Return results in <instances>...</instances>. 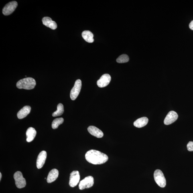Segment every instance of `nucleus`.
Listing matches in <instances>:
<instances>
[{
	"label": "nucleus",
	"mask_w": 193,
	"mask_h": 193,
	"mask_svg": "<svg viewBox=\"0 0 193 193\" xmlns=\"http://www.w3.org/2000/svg\"><path fill=\"white\" fill-rule=\"evenodd\" d=\"M85 158L88 162L93 165H101L108 160L107 155L99 151L91 149L87 152Z\"/></svg>",
	"instance_id": "1"
},
{
	"label": "nucleus",
	"mask_w": 193,
	"mask_h": 193,
	"mask_svg": "<svg viewBox=\"0 0 193 193\" xmlns=\"http://www.w3.org/2000/svg\"><path fill=\"white\" fill-rule=\"evenodd\" d=\"M36 84V81L34 78L28 77L19 80L17 82L16 86L19 89L31 90L34 88Z\"/></svg>",
	"instance_id": "2"
},
{
	"label": "nucleus",
	"mask_w": 193,
	"mask_h": 193,
	"mask_svg": "<svg viewBox=\"0 0 193 193\" xmlns=\"http://www.w3.org/2000/svg\"><path fill=\"white\" fill-rule=\"evenodd\" d=\"M154 178L155 182L161 188H164L166 186V178L161 170L157 169L155 170L154 173Z\"/></svg>",
	"instance_id": "3"
},
{
	"label": "nucleus",
	"mask_w": 193,
	"mask_h": 193,
	"mask_svg": "<svg viewBox=\"0 0 193 193\" xmlns=\"http://www.w3.org/2000/svg\"><path fill=\"white\" fill-rule=\"evenodd\" d=\"M14 178L15 181V184L17 188H21L26 186V182L25 179L23 178L22 173L20 171H17L14 175Z\"/></svg>",
	"instance_id": "4"
},
{
	"label": "nucleus",
	"mask_w": 193,
	"mask_h": 193,
	"mask_svg": "<svg viewBox=\"0 0 193 193\" xmlns=\"http://www.w3.org/2000/svg\"><path fill=\"white\" fill-rule=\"evenodd\" d=\"M82 87V82L80 80H77L75 83L74 86L71 90L70 97L72 100H75L79 94Z\"/></svg>",
	"instance_id": "5"
},
{
	"label": "nucleus",
	"mask_w": 193,
	"mask_h": 193,
	"mask_svg": "<svg viewBox=\"0 0 193 193\" xmlns=\"http://www.w3.org/2000/svg\"><path fill=\"white\" fill-rule=\"evenodd\" d=\"M94 178L92 176L86 177L83 180L80 181L79 185V188L80 190H83L85 188H91L94 184Z\"/></svg>",
	"instance_id": "6"
},
{
	"label": "nucleus",
	"mask_w": 193,
	"mask_h": 193,
	"mask_svg": "<svg viewBox=\"0 0 193 193\" xmlns=\"http://www.w3.org/2000/svg\"><path fill=\"white\" fill-rule=\"evenodd\" d=\"M18 6L17 2L13 1L10 2L3 8V14L5 15H8L11 14L15 10Z\"/></svg>",
	"instance_id": "7"
},
{
	"label": "nucleus",
	"mask_w": 193,
	"mask_h": 193,
	"mask_svg": "<svg viewBox=\"0 0 193 193\" xmlns=\"http://www.w3.org/2000/svg\"><path fill=\"white\" fill-rule=\"evenodd\" d=\"M80 173L77 171H73L70 174L69 185L72 188L77 185L80 180Z\"/></svg>",
	"instance_id": "8"
},
{
	"label": "nucleus",
	"mask_w": 193,
	"mask_h": 193,
	"mask_svg": "<svg viewBox=\"0 0 193 193\" xmlns=\"http://www.w3.org/2000/svg\"><path fill=\"white\" fill-rule=\"evenodd\" d=\"M111 77L109 74L103 75L97 82V84L100 88H103L107 86L111 80Z\"/></svg>",
	"instance_id": "9"
},
{
	"label": "nucleus",
	"mask_w": 193,
	"mask_h": 193,
	"mask_svg": "<svg viewBox=\"0 0 193 193\" xmlns=\"http://www.w3.org/2000/svg\"><path fill=\"white\" fill-rule=\"evenodd\" d=\"M178 118V115L176 112L170 111L165 118L164 123L165 125H170L176 121Z\"/></svg>",
	"instance_id": "10"
},
{
	"label": "nucleus",
	"mask_w": 193,
	"mask_h": 193,
	"mask_svg": "<svg viewBox=\"0 0 193 193\" xmlns=\"http://www.w3.org/2000/svg\"><path fill=\"white\" fill-rule=\"evenodd\" d=\"M47 156L46 152L43 151L39 154L37 160V168L40 169L42 168L44 164Z\"/></svg>",
	"instance_id": "11"
},
{
	"label": "nucleus",
	"mask_w": 193,
	"mask_h": 193,
	"mask_svg": "<svg viewBox=\"0 0 193 193\" xmlns=\"http://www.w3.org/2000/svg\"><path fill=\"white\" fill-rule=\"evenodd\" d=\"M43 25L47 27L50 28L53 30H55L57 28V25L55 21H52V19L49 17H44L42 19Z\"/></svg>",
	"instance_id": "12"
},
{
	"label": "nucleus",
	"mask_w": 193,
	"mask_h": 193,
	"mask_svg": "<svg viewBox=\"0 0 193 193\" xmlns=\"http://www.w3.org/2000/svg\"><path fill=\"white\" fill-rule=\"evenodd\" d=\"M88 131L90 134L98 138H100L103 137V132L94 126H90L88 128Z\"/></svg>",
	"instance_id": "13"
},
{
	"label": "nucleus",
	"mask_w": 193,
	"mask_h": 193,
	"mask_svg": "<svg viewBox=\"0 0 193 193\" xmlns=\"http://www.w3.org/2000/svg\"><path fill=\"white\" fill-rule=\"evenodd\" d=\"M31 107L30 106H26L24 107L17 113V117L19 119H23L30 113Z\"/></svg>",
	"instance_id": "14"
},
{
	"label": "nucleus",
	"mask_w": 193,
	"mask_h": 193,
	"mask_svg": "<svg viewBox=\"0 0 193 193\" xmlns=\"http://www.w3.org/2000/svg\"><path fill=\"white\" fill-rule=\"evenodd\" d=\"M59 175L58 171L56 169H53L49 172L47 178V182L51 183L54 182L58 178Z\"/></svg>",
	"instance_id": "15"
},
{
	"label": "nucleus",
	"mask_w": 193,
	"mask_h": 193,
	"mask_svg": "<svg viewBox=\"0 0 193 193\" xmlns=\"http://www.w3.org/2000/svg\"><path fill=\"white\" fill-rule=\"evenodd\" d=\"M37 132L34 128L29 127L26 132L27 141L30 142L34 139L36 135Z\"/></svg>",
	"instance_id": "16"
},
{
	"label": "nucleus",
	"mask_w": 193,
	"mask_h": 193,
	"mask_svg": "<svg viewBox=\"0 0 193 193\" xmlns=\"http://www.w3.org/2000/svg\"><path fill=\"white\" fill-rule=\"evenodd\" d=\"M148 122L149 119L147 117H141L136 120L134 123L133 125L136 127L140 128L146 126Z\"/></svg>",
	"instance_id": "17"
},
{
	"label": "nucleus",
	"mask_w": 193,
	"mask_h": 193,
	"mask_svg": "<svg viewBox=\"0 0 193 193\" xmlns=\"http://www.w3.org/2000/svg\"><path fill=\"white\" fill-rule=\"evenodd\" d=\"M82 37L87 42L90 43L94 42V35L91 31H85L82 33Z\"/></svg>",
	"instance_id": "18"
},
{
	"label": "nucleus",
	"mask_w": 193,
	"mask_h": 193,
	"mask_svg": "<svg viewBox=\"0 0 193 193\" xmlns=\"http://www.w3.org/2000/svg\"><path fill=\"white\" fill-rule=\"evenodd\" d=\"M64 111V107L62 103L59 104L57 107V110L56 111L54 112L52 114L53 117H57V116L62 115Z\"/></svg>",
	"instance_id": "19"
},
{
	"label": "nucleus",
	"mask_w": 193,
	"mask_h": 193,
	"mask_svg": "<svg viewBox=\"0 0 193 193\" xmlns=\"http://www.w3.org/2000/svg\"><path fill=\"white\" fill-rule=\"evenodd\" d=\"M64 119L62 118H57L55 119L53 121L52 126L53 129H57L59 126L64 123Z\"/></svg>",
	"instance_id": "20"
},
{
	"label": "nucleus",
	"mask_w": 193,
	"mask_h": 193,
	"mask_svg": "<svg viewBox=\"0 0 193 193\" xmlns=\"http://www.w3.org/2000/svg\"><path fill=\"white\" fill-rule=\"evenodd\" d=\"M129 58L126 54H123L121 55L117 58L116 61L118 63H125L129 62Z\"/></svg>",
	"instance_id": "21"
},
{
	"label": "nucleus",
	"mask_w": 193,
	"mask_h": 193,
	"mask_svg": "<svg viewBox=\"0 0 193 193\" xmlns=\"http://www.w3.org/2000/svg\"><path fill=\"white\" fill-rule=\"evenodd\" d=\"M187 147L189 151H193V142H189L187 145Z\"/></svg>",
	"instance_id": "22"
},
{
	"label": "nucleus",
	"mask_w": 193,
	"mask_h": 193,
	"mask_svg": "<svg viewBox=\"0 0 193 193\" xmlns=\"http://www.w3.org/2000/svg\"><path fill=\"white\" fill-rule=\"evenodd\" d=\"M189 27L191 29L193 30V20L191 21L189 24Z\"/></svg>",
	"instance_id": "23"
},
{
	"label": "nucleus",
	"mask_w": 193,
	"mask_h": 193,
	"mask_svg": "<svg viewBox=\"0 0 193 193\" xmlns=\"http://www.w3.org/2000/svg\"><path fill=\"white\" fill-rule=\"evenodd\" d=\"M2 175L1 173H0V181H1L2 178Z\"/></svg>",
	"instance_id": "24"
}]
</instances>
